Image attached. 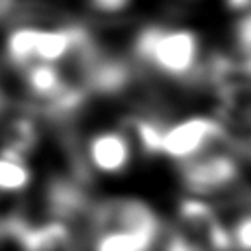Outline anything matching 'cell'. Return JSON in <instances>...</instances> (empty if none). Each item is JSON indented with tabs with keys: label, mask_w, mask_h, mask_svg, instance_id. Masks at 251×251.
Segmentation results:
<instances>
[{
	"label": "cell",
	"mask_w": 251,
	"mask_h": 251,
	"mask_svg": "<svg viewBox=\"0 0 251 251\" xmlns=\"http://www.w3.org/2000/svg\"><path fill=\"white\" fill-rule=\"evenodd\" d=\"M90 251H151L161 233L157 212L139 198H110L90 212Z\"/></svg>",
	"instance_id": "cell-1"
},
{
	"label": "cell",
	"mask_w": 251,
	"mask_h": 251,
	"mask_svg": "<svg viewBox=\"0 0 251 251\" xmlns=\"http://www.w3.org/2000/svg\"><path fill=\"white\" fill-rule=\"evenodd\" d=\"M88 45L90 39L80 27L45 29L35 25H22L8 33L4 51L8 61L24 71L25 67L37 63L59 65L69 57H76Z\"/></svg>",
	"instance_id": "cell-2"
},
{
	"label": "cell",
	"mask_w": 251,
	"mask_h": 251,
	"mask_svg": "<svg viewBox=\"0 0 251 251\" xmlns=\"http://www.w3.org/2000/svg\"><path fill=\"white\" fill-rule=\"evenodd\" d=\"M137 57L173 78H186L200 59V39L186 27H143L135 37Z\"/></svg>",
	"instance_id": "cell-3"
},
{
	"label": "cell",
	"mask_w": 251,
	"mask_h": 251,
	"mask_svg": "<svg viewBox=\"0 0 251 251\" xmlns=\"http://www.w3.org/2000/svg\"><path fill=\"white\" fill-rule=\"evenodd\" d=\"M226 139L227 133L222 122L208 116H190L165 127L159 153L173 161L186 163Z\"/></svg>",
	"instance_id": "cell-4"
},
{
	"label": "cell",
	"mask_w": 251,
	"mask_h": 251,
	"mask_svg": "<svg viewBox=\"0 0 251 251\" xmlns=\"http://www.w3.org/2000/svg\"><path fill=\"white\" fill-rule=\"evenodd\" d=\"M196 251H233L229 231L214 208L198 198H184L176 208V227Z\"/></svg>",
	"instance_id": "cell-5"
},
{
	"label": "cell",
	"mask_w": 251,
	"mask_h": 251,
	"mask_svg": "<svg viewBox=\"0 0 251 251\" xmlns=\"http://www.w3.org/2000/svg\"><path fill=\"white\" fill-rule=\"evenodd\" d=\"M180 178L190 192H218L237 182L239 165L229 153L206 151L186 163H180Z\"/></svg>",
	"instance_id": "cell-6"
},
{
	"label": "cell",
	"mask_w": 251,
	"mask_h": 251,
	"mask_svg": "<svg viewBox=\"0 0 251 251\" xmlns=\"http://www.w3.org/2000/svg\"><path fill=\"white\" fill-rule=\"evenodd\" d=\"M86 157L100 175H120L131 163V141L118 129H102L88 139Z\"/></svg>",
	"instance_id": "cell-7"
},
{
	"label": "cell",
	"mask_w": 251,
	"mask_h": 251,
	"mask_svg": "<svg viewBox=\"0 0 251 251\" xmlns=\"http://www.w3.org/2000/svg\"><path fill=\"white\" fill-rule=\"evenodd\" d=\"M24 251H78L71 229L63 222H49L27 229Z\"/></svg>",
	"instance_id": "cell-8"
},
{
	"label": "cell",
	"mask_w": 251,
	"mask_h": 251,
	"mask_svg": "<svg viewBox=\"0 0 251 251\" xmlns=\"http://www.w3.org/2000/svg\"><path fill=\"white\" fill-rule=\"evenodd\" d=\"M31 167L25 155L12 149L0 151V194H16L29 186Z\"/></svg>",
	"instance_id": "cell-9"
},
{
	"label": "cell",
	"mask_w": 251,
	"mask_h": 251,
	"mask_svg": "<svg viewBox=\"0 0 251 251\" xmlns=\"http://www.w3.org/2000/svg\"><path fill=\"white\" fill-rule=\"evenodd\" d=\"M127 124H129V129H131L133 137L137 139V145L143 153L157 155L161 151V139H163L165 126H161L159 122L149 120V118H131Z\"/></svg>",
	"instance_id": "cell-10"
},
{
	"label": "cell",
	"mask_w": 251,
	"mask_h": 251,
	"mask_svg": "<svg viewBox=\"0 0 251 251\" xmlns=\"http://www.w3.org/2000/svg\"><path fill=\"white\" fill-rule=\"evenodd\" d=\"M231 247L237 251H251V212L241 214L227 229Z\"/></svg>",
	"instance_id": "cell-11"
},
{
	"label": "cell",
	"mask_w": 251,
	"mask_h": 251,
	"mask_svg": "<svg viewBox=\"0 0 251 251\" xmlns=\"http://www.w3.org/2000/svg\"><path fill=\"white\" fill-rule=\"evenodd\" d=\"M233 37L235 45L239 47L243 57H251V12L237 16L233 24Z\"/></svg>",
	"instance_id": "cell-12"
},
{
	"label": "cell",
	"mask_w": 251,
	"mask_h": 251,
	"mask_svg": "<svg viewBox=\"0 0 251 251\" xmlns=\"http://www.w3.org/2000/svg\"><path fill=\"white\" fill-rule=\"evenodd\" d=\"M88 2L100 14H120L126 8H129L133 0H88Z\"/></svg>",
	"instance_id": "cell-13"
},
{
	"label": "cell",
	"mask_w": 251,
	"mask_h": 251,
	"mask_svg": "<svg viewBox=\"0 0 251 251\" xmlns=\"http://www.w3.org/2000/svg\"><path fill=\"white\" fill-rule=\"evenodd\" d=\"M224 2H226V8L235 16L251 12V0H224Z\"/></svg>",
	"instance_id": "cell-14"
},
{
	"label": "cell",
	"mask_w": 251,
	"mask_h": 251,
	"mask_svg": "<svg viewBox=\"0 0 251 251\" xmlns=\"http://www.w3.org/2000/svg\"><path fill=\"white\" fill-rule=\"evenodd\" d=\"M0 104H2V102H0Z\"/></svg>",
	"instance_id": "cell-15"
}]
</instances>
